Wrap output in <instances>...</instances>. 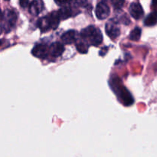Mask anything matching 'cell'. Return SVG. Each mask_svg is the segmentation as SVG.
I'll return each mask as SVG.
<instances>
[{"label": "cell", "mask_w": 157, "mask_h": 157, "mask_svg": "<svg viewBox=\"0 0 157 157\" xmlns=\"http://www.w3.org/2000/svg\"><path fill=\"white\" fill-rule=\"evenodd\" d=\"M81 38L83 41L88 45L98 46L102 43L103 35L98 28L95 26H87L85 29H82L81 32Z\"/></svg>", "instance_id": "obj_1"}, {"label": "cell", "mask_w": 157, "mask_h": 157, "mask_svg": "<svg viewBox=\"0 0 157 157\" xmlns=\"http://www.w3.org/2000/svg\"><path fill=\"white\" fill-rule=\"evenodd\" d=\"M59 22L60 18L57 12H52L49 15L40 18L37 22V25L43 32H45L50 29H57Z\"/></svg>", "instance_id": "obj_2"}, {"label": "cell", "mask_w": 157, "mask_h": 157, "mask_svg": "<svg viewBox=\"0 0 157 157\" xmlns=\"http://www.w3.org/2000/svg\"><path fill=\"white\" fill-rule=\"evenodd\" d=\"M2 23V27L3 30L6 31V32H9L13 29L15 23L17 21V14L12 9H9L6 10L5 12V15H3Z\"/></svg>", "instance_id": "obj_3"}, {"label": "cell", "mask_w": 157, "mask_h": 157, "mask_svg": "<svg viewBox=\"0 0 157 157\" xmlns=\"http://www.w3.org/2000/svg\"><path fill=\"white\" fill-rule=\"evenodd\" d=\"M105 31L107 35L112 40H115L121 35V29L118 26V21L116 19H114V18L110 19L106 24Z\"/></svg>", "instance_id": "obj_4"}, {"label": "cell", "mask_w": 157, "mask_h": 157, "mask_svg": "<svg viewBox=\"0 0 157 157\" xmlns=\"http://www.w3.org/2000/svg\"><path fill=\"white\" fill-rule=\"evenodd\" d=\"M110 7L107 3L104 2H100L98 3L96 9H95V13H96V16L98 19H106L110 15Z\"/></svg>", "instance_id": "obj_5"}, {"label": "cell", "mask_w": 157, "mask_h": 157, "mask_svg": "<svg viewBox=\"0 0 157 157\" xmlns=\"http://www.w3.org/2000/svg\"><path fill=\"white\" fill-rule=\"evenodd\" d=\"M32 55L38 58H46L49 55L48 47L46 44H38L33 48L32 51Z\"/></svg>", "instance_id": "obj_6"}, {"label": "cell", "mask_w": 157, "mask_h": 157, "mask_svg": "<svg viewBox=\"0 0 157 157\" xmlns=\"http://www.w3.org/2000/svg\"><path fill=\"white\" fill-rule=\"evenodd\" d=\"M129 12H130V15L136 20L142 18L144 14L143 7L139 2L131 3L129 8Z\"/></svg>", "instance_id": "obj_7"}, {"label": "cell", "mask_w": 157, "mask_h": 157, "mask_svg": "<svg viewBox=\"0 0 157 157\" xmlns=\"http://www.w3.org/2000/svg\"><path fill=\"white\" fill-rule=\"evenodd\" d=\"M78 33L75 30H69L61 35V41L64 44H71L78 41Z\"/></svg>", "instance_id": "obj_8"}, {"label": "cell", "mask_w": 157, "mask_h": 157, "mask_svg": "<svg viewBox=\"0 0 157 157\" xmlns=\"http://www.w3.org/2000/svg\"><path fill=\"white\" fill-rule=\"evenodd\" d=\"M48 51L51 56L53 58H58L61 56L64 52V46L63 44L57 41L51 44L50 47H48Z\"/></svg>", "instance_id": "obj_9"}, {"label": "cell", "mask_w": 157, "mask_h": 157, "mask_svg": "<svg viewBox=\"0 0 157 157\" xmlns=\"http://www.w3.org/2000/svg\"><path fill=\"white\" fill-rule=\"evenodd\" d=\"M44 9V2L42 1H33L29 5V12L32 15H39L40 12Z\"/></svg>", "instance_id": "obj_10"}, {"label": "cell", "mask_w": 157, "mask_h": 157, "mask_svg": "<svg viewBox=\"0 0 157 157\" xmlns=\"http://www.w3.org/2000/svg\"><path fill=\"white\" fill-rule=\"evenodd\" d=\"M57 13H58V17H59L60 20H65L71 16L72 10L69 6H66L61 8V9L57 12Z\"/></svg>", "instance_id": "obj_11"}, {"label": "cell", "mask_w": 157, "mask_h": 157, "mask_svg": "<svg viewBox=\"0 0 157 157\" xmlns=\"http://www.w3.org/2000/svg\"><path fill=\"white\" fill-rule=\"evenodd\" d=\"M157 24V12H153L149 14L144 20V25L146 26H153Z\"/></svg>", "instance_id": "obj_12"}, {"label": "cell", "mask_w": 157, "mask_h": 157, "mask_svg": "<svg viewBox=\"0 0 157 157\" xmlns=\"http://www.w3.org/2000/svg\"><path fill=\"white\" fill-rule=\"evenodd\" d=\"M141 32H142V31H141L140 28L136 27L134 29L132 30L131 32H130V39L131 40V41H138V40L140 38Z\"/></svg>", "instance_id": "obj_13"}, {"label": "cell", "mask_w": 157, "mask_h": 157, "mask_svg": "<svg viewBox=\"0 0 157 157\" xmlns=\"http://www.w3.org/2000/svg\"><path fill=\"white\" fill-rule=\"evenodd\" d=\"M88 47L89 45L87 44H86L84 41H80L79 42L76 43V48L78 52L81 54H86L88 51Z\"/></svg>", "instance_id": "obj_14"}, {"label": "cell", "mask_w": 157, "mask_h": 157, "mask_svg": "<svg viewBox=\"0 0 157 157\" xmlns=\"http://www.w3.org/2000/svg\"><path fill=\"white\" fill-rule=\"evenodd\" d=\"M124 3V2H121V1L113 2V7H114V9H120L122 8Z\"/></svg>", "instance_id": "obj_15"}, {"label": "cell", "mask_w": 157, "mask_h": 157, "mask_svg": "<svg viewBox=\"0 0 157 157\" xmlns=\"http://www.w3.org/2000/svg\"><path fill=\"white\" fill-rule=\"evenodd\" d=\"M19 3L20 5H21V7L25 8L27 7V6H29V5H30L31 2H29V1H20Z\"/></svg>", "instance_id": "obj_16"}, {"label": "cell", "mask_w": 157, "mask_h": 157, "mask_svg": "<svg viewBox=\"0 0 157 157\" xmlns=\"http://www.w3.org/2000/svg\"><path fill=\"white\" fill-rule=\"evenodd\" d=\"M2 18H3V13H2V12L1 9H0V21H2Z\"/></svg>", "instance_id": "obj_17"}, {"label": "cell", "mask_w": 157, "mask_h": 157, "mask_svg": "<svg viewBox=\"0 0 157 157\" xmlns=\"http://www.w3.org/2000/svg\"><path fill=\"white\" fill-rule=\"evenodd\" d=\"M2 40H0V45H1V44H2Z\"/></svg>", "instance_id": "obj_18"}]
</instances>
